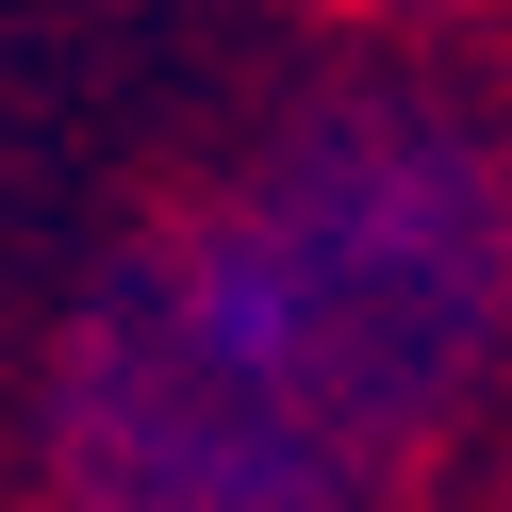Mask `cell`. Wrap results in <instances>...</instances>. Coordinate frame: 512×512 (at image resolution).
<instances>
[{
    "mask_svg": "<svg viewBox=\"0 0 512 512\" xmlns=\"http://www.w3.org/2000/svg\"><path fill=\"white\" fill-rule=\"evenodd\" d=\"M512 364V166L446 100H314L133 232L50 347L67 512H380Z\"/></svg>",
    "mask_w": 512,
    "mask_h": 512,
    "instance_id": "cell-1",
    "label": "cell"
}]
</instances>
